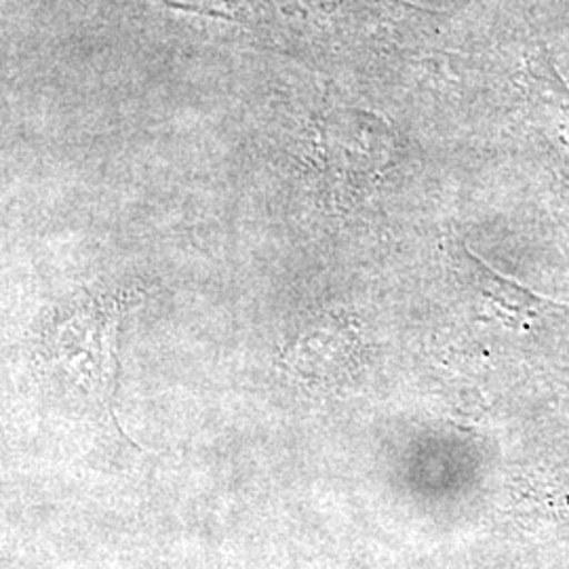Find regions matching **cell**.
<instances>
[{"instance_id": "cell-2", "label": "cell", "mask_w": 569, "mask_h": 569, "mask_svg": "<svg viewBox=\"0 0 569 569\" xmlns=\"http://www.w3.org/2000/svg\"><path fill=\"white\" fill-rule=\"evenodd\" d=\"M531 77L538 82L540 93L547 98V102L552 103L569 121V84L561 79L547 51H542L531 61Z\"/></svg>"}, {"instance_id": "cell-1", "label": "cell", "mask_w": 569, "mask_h": 569, "mask_svg": "<svg viewBox=\"0 0 569 569\" xmlns=\"http://www.w3.org/2000/svg\"><path fill=\"white\" fill-rule=\"evenodd\" d=\"M449 253L453 264L458 266V270L462 272L468 283L479 289L481 293H486L489 300H493L502 308H509L512 312H528V315H545L552 308H563L557 302H550L547 298L529 291L526 284L510 281L509 277L496 272L458 239H449Z\"/></svg>"}]
</instances>
